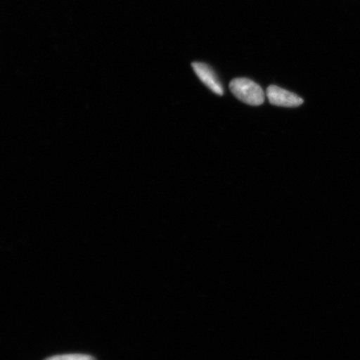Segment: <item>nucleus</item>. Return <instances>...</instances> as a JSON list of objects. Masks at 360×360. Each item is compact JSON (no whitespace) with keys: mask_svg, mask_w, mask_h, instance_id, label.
I'll list each match as a JSON object with an SVG mask.
<instances>
[{"mask_svg":"<svg viewBox=\"0 0 360 360\" xmlns=\"http://www.w3.org/2000/svg\"><path fill=\"white\" fill-rule=\"evenodd\" d=\"M229 89L238 100L248 105L258 106L264 102V90L253 80L246 78L233 79L229 84Z\"/></svg>","mask_w":360,"mask_h":360,"instance_id":"obj_1","label":"nucleus"},{"mask_svg":"<svg viewBox=\"0 0 360 360\" xmlns=\"http://www.w3.org/2000/svg\"><path fill=\"white\" fill-rule=\"evenodd\" d=\"M267 97L271 105L281 107H298L304 103L303 98L276 85H270L267 89Z\"/></svg>","mask_w":360,"mask_h":360,"instance_id":"obj_2","label":"nucleus"},{"mask_svg":"<svg viewBox=\"0 0 360 360\" xmlns=\"http://www.w3.org/2000/svg\"><path fill=\"white\" fill-rule=\"evenodd\" d=\"M193 70H195L198 77L204 83L210 90L218 94L223 96L224 89L222 84H220L217 75H215L214 70L204 63L195 62L192 64Z\"/></svg>","mask_w":360,"mask_h":360,"instance_id":"obj_3","label":"nucleus"},{"mask_svg":"<svg viewBox=\"0 0 360 360\" xmlns=\"http://www.w3.org/2000/svg\"><path fill=\"white\" fill-rule=\"evenodd\" d=\"M45 360H96V359L84 354H66L49 358Z\"/></svg>","mask_w":360,"mask_h":360,"instance_id":"obj_4","label":"nucleus"}]
</instances>
